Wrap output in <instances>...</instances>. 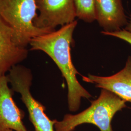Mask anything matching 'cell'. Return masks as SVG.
Wrapping results in <instances>:
<instances>
[{"mask_svg":"<svg viewBox=\"0 0 131 131\" xmlns=\"http://www.w3.org/2000/svg\"><path fill=\"white\" fill-rule=\"evenodd\" d=\"M77 24L75 20L61 26L58 30L33 38L29 43L31 50L46 53L61 71L67 84L68 105L71 112L79 109L82 98L89 99L91 97L77 79L76 75L79 73L71 60V46L74 43L73 34Z\"/></svg>","mask_w":131,"mask_h":131,"instance_id":"obj_1","label":"cell"},{"mask_svg":"<svg viewBox=\"0 0 131 131\" xmlns=\"http://www.w3.org/2000/svg\"><path fill=\"white\" fill-rule=\"evenodd\" d=\"M126 102L106 89H102L98 98L89 107L77 114H66L54 124L55 131H73L84 123L96 126L101 131H113L111 122L115 115L126 107Z\"/></svg>","mask_w":131,"mask_h":131,"instance_id":"obj_2","label":"cell"},{"mask_svg":"<svg viewBox=\"0 0 131 131\" xmlns=\"http://www.w3.org/2000/svg\"><path fill=\"white\" fill-rule=\"evenodd\" d=\"M37 10L36 0H0V16L13 29L19 46L26 48L33 38L53 31L35 25Z\"/></svg>","mask_w":131,"mask_h":131,"instance_id":"obj_3","label":"cell"},{"mask_svg":"<svg viewBox=\"0 0 131 131\" xmlns=\"http://www.w3.org/2000/svg\"><path fill=\"white\" fill-rule=\"evenodd\" d=\"M9 72L7 77L12 89L21 95L35 131H55L54 126L56 119L51 120L49 118L44 112V106L34 98L31 93L33 79L31 71L23 66L18 65Z\"/></svg>","mask_w":131,"mask_h":131,"instance_id":"obj_4","label":"cell"},{"mask_svg":"<svg viewBox=\"0 0 131 131\" xmlns=\"http://www.w3.org/2000/svg\"><path fill=\"white\" fill-rule=\"evenodd\" d=\"M39 14L34 21L38 28L55 30L75 20L74 0H36Z\"/></svg>","mask_w":131,"mask_h":131,"instance_id":"obj_5","label":"cell"},{"mask_svg":"<svg viewBox=\"0 0 131 131\" xmlns=\"http://www.w3.org/2000/svg\"><path fill=\"white\" fill-rule=\"evenodd\" d=\"M7 75L0 76V131H28L24 125V112L14 102Z\"/></svg>","mask_w":131,"mask_h":131,"instance_id":"obj_6","label":"cell"},{"mask_svg":"<svg viewBox=\"0 0 131 131\" xmlns=\"http://www.w3.org/2000/svg\"><path fill=\"white\" fill-rule=\"evenodd\" d=\"M82 76L84 82L108 90L126 102H131V56L128 57L124 68L114 75L104 77L89 74L87 76Z\"/></svg>","mask_w":131,"mask_h":131,"instance_id":"obj_7","label":"cell"},{"mask_svg":"<svg viewBox=\"0 0 131 131\" xmlns=\"http://www.w3.org/2000/svg\"><path fill=\"white\" fill-rule=\"evenodd\" d=\"M26 48L19 46L14 40V31L0 16V76L28 56Z\"/></svg>","mask_w":131,"mask_h":131,"instance_id":"obj_8","label":"cell"},{"mask_svg":"<svg viewBox=\"0 0 131 131\" xmlns=\"http://www.w3.org/2000/svg\"><path fill=\"white\" fill-rule=\"evenodd\" d=\"M96 19L103 31L121 30L128 23L122 0H95Z\"/></svg>","mask_w":131,"mask_h":131,"instance_id":"obj_9","label":"cell"},{"mask_svg":"<svg viewBox=\"0 0 131 131\" xmlns=\"http://www.w3.org/2000/svg\"><path fill=\"white\" fill-rule=\"evenodd\" d=\"M76 18L87 23L96 20L95 0H74Z\"/></svg>","mask_w":131,"mask_h":131,"instance_id":"obj_10","label":"cell"},{"mask_svg":"<svg viewBox=\"0 0 131 131\" xmlns=\"http://www.w3.org/2000/svg\"><path fill=\"white\" fill-rule=\"evenodd\" d=\"M101 33L105 36H112L115 38H119L131 45V32L126 30H119L117 31L113 32H107L102 31Z\"/></svg>","mask_w":131,"mask_h":131,"instance_id":"obj_11","label":"cell"},{"mask_svg":"<svg viewBox=\"0 0 131 131\" xmlns=\"http://www.w3.org/2000/svg\"><path fill=\"white\" fill-rule=\"evenodd\" d=\"M125 30L131 32V16L130 18L129 21H128V23L127 24Z\"/></svg>","mask_w":131,"mask_h":131,"instance_id":"obj_12","label":"cell"},{"mask_svg":"<svg viewBox=\"0 0 131 131\" xmlns=\"http://www.w3.org/2000/svg\"><path fill=\"white\" fill-rule=\"evenodd\" d=\"M8 131H13V130H8Z\"/></svg>","mask_w":131,"mask_h":131,"instance_id":"obj_13","label":"cell"}]
</instances>
